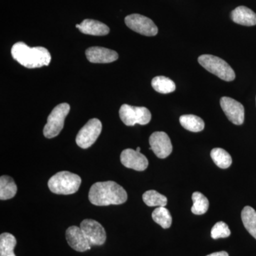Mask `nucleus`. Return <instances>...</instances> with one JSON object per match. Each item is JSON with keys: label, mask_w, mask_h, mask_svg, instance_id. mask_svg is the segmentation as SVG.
<instances>
[{"label": "nucleus", "mask_w": 256, "mask_h": 256, "mask_svg": "<svg viewBox=\"0 0 256 256\" xmlns=\"http://www.w3.org/2000/svg\"><path fill=\"white\" fill-rule=\"evenodd\" d=\"M88 198L92 204L104 206L124 204L127 201L128 194L124 188L114 182H100L92 185Z\"/></svg>", "instance_id": "obj_1"}, {"label": "nucleus", "mask_w": 256, "mask_h": 256, "mask_svg": "<svg viewBox=\"0 0 256 256\" xmlns=\"http://www.w3.org/2000/svg\"><path fill=\"white\" fill-rule=\"evenodd\" d=\"M11 54L14 60L28 68L48 66L52 60L50 52L44 47L31 48L23 42L14 44L12 48Z\"/></svg>", "instance_id": "obj_2"}, {"label": "nucleus", "mask_w": 256, "mask_h": 256, "mask_svg": "<svg viewBox=\"0 0 256 256\" xmlns=\"http://www.w3.org/2000/svg\"><path fill=\"white\" fill-rule=\"evenodd\" d=\"M82 184V178L70 172L63 171L52 176L48 182L50 191L56 194H73Z\"/></svg>", "instance_id": "obj_3"}, {"label": "nucleus", "mask_w": 256, "mask_h": 256, "mask_svg": "<svg viewBox=\"0 0 256 256\" xmlns=\"http://www.w3.org/2000/svg\"><path fill=\"white\" fill-rule=\"evenodd\" d=\"M198 62L208 72L214 74L222 80L232 82L236 78L233 68L220 57L213 55H202L198 57Z\"/></svg>", "instance_id": "obj_4"}, {"label": "nucleus", "mask_w": 256, "mask_h": 256, "mask_svg": "<svg viewBox=\"0 0 256 256\" xmlns=\"http://www.w3.org/2000/svg\"><path fill=\"white\" fill-rule=\"evenodd\" d=\"M70 106L66 102L56 106L48 116L47 124L44 128V134L45 137L50 139L58 136L64 128V121L68 116Z\"/></svg>", "instance_id": "obj_5"}, {"label": "nucleus", "mask_w": 256, "mask_h": 256, "mask_svg": "<svg viewBox=\"0 0 256 256\" xmlns=\"http://www.w3.org/2000/svg\"><path fill=\"white\" fill-rule=\"evenodd\" d=\"M120 118L126 126H134L139 124L144 126L150 122V111L146 107H136L124 104L119 110Z\"/></svg>", "instance_id": "obj_6"}, {"label": "nucleus", "mask_w": 256, "mask_h": 256, "mask_svg": "<svg viewBox=\"0 0 256 256\" xmlns=\"http://www.w3.org/2000/svg\"><path fill=\"white\" fill-rule=\"evenodd\" d=\"M82 237L90 246H102L106 240V233L104 226L92 220H85L80 223Z\"/></svg>", "instance_id": "obj_7"}, {"label": "nucleus", "mask_w": 256, "mask_h": 256, "mask_svg": "<svg viewBox=\"0 0 256 256\" xmlns=\"http://www.w3.org/2000/svg\"><path fill=\"white\" fill-rule=\"evenodd\" d=\"M101 130L102 124L100 121L97 118L90 119L77 134L76 142L80 148L87 149L95 143Z\"/></svg>", "instance_id": "obj_8"}, {"label": "nucleus", "mask_w": 256, "mask_h": 256, "mask_svg": "<svg viewBox=\"0 0 256 256\" xmlns=\"http://www.w3.org/2000/svg\"><path fill=\"white\" fill-rule=\"evenodd\" d=\"M124 22L132 31L146 36L158 34V28L150 18L138 14L128 15L124 18Z\"/></svg>", "instance_id": "obj_9"}, {"label": "nucleus", "mask_w": 256, "mask_h": 256, "mask_svg": "<svg viewBox=\"0 0 256 256\" xmlns=\"http://www.w3.org/2000/svg\"><path fill=\"white\" fill-rule=\"evenodd\" d=\"M220 106L229 120L236 126L244 124L245 110L244 106L232 98L223 97L220 98Z\"/></svg>", "instance_id": "obj_10"}, {"label": "nucleus", "mask_w": 256, "mask_h": 256, "mask_svg": "<svg viewBox=\"0 0 256 256\" xmlns=\"http://www.w3.org/2000/svg\"><path fill=\"white\" fill-rule=\"evenodd\" d=\"M150 148L156 156L160 159H164L172 152V144L168 134L164 132L152 133L150 137Z\"/></svg>", "instance_id": "obj_11"}, {"label": "nucleus", "mask_w": 256, "mask_h": 256, "mask_svg": "<svg viewBox=\"0 0 256 256\" xmlns=\"http://www.w3.org/2000/svg\"><path fill=\"white\" fill-rule=\"evenodd\" d=\"M120 161L122 165L129 169L136 171H144L148 166V160L140 152L132 149H126L120 154Z\"/></svg>", "instance_id": "obj_12"}, {"label": "nucleus", "mask_w": 256, "mask_h": 256, "mask_svg": "<svg viewBox=\"0 0 256 256\" xmlns=\"http://www.w3.org/2000/svg\"><path fill=\"white\" fill-rule=\"evenodd\" d=\"M87 60L94 64H109L118 60L117 52L104 47L94 46L86 52Z\"/></svg>", "instance_id": "obj_13"}, {"label": "nucleus", "mask_w": 256, "mask_h": 256, "mask_svg": "<svg viewBox=\"0 0 256 256\" xmlns=\"http://www.w3.org/2000/svg\"><path fill=\"white\" fill-rule=\"evenodd\" d=\"M66 237L68 245L76 252H85L92 248L88 242L82 238V230L80 227L76 226L69 227L66 232Z\"/></svg>", "instance_id": "obj_14"}, {"label": "nucleus", "mask_w": 256, "mask_h": 256, "mask_svg": "<svg viewBox=\"0 0 256 256\" xmlns=\"http://www.w3.org/2000/svg\"><path fill=\"white\" fill-rule=\"evenodd\" d=\"M76 26L82 34L92 36H105L110 32V28L105 24L89 18L84 20L80 24H76Z\"/></svg>", "instance_id": "obj_15"}, {"label": "nucleus", "mask_w": 256, "mask_h": 256, "mask_svg": "<svg viewBox=\"0 0 256 256\" xmlns=\"http://www.w3.org/2000/svg\"><path fill=\"white\" fill-rule=\"evenodd\" d=\"M230 18L234 22L242 26H252L256 25V14L245 6H239L232 11Z\"/></svg>", "instance_id": "obj_16"}, {"label": "nucleus", "mask_w": 256, "mask_h": 256, "mask_svg": "<svg viewBox=\"0 0 256 256\" xmlns=\"http://www.w3.org/2000/svg\"><path fill=\"white\" fill-rule=\"evenodd\" d=\"M16 192L18 186L11 176L4 175L0 178V200H10L14 197Z\"/></svg>", "instance_id": "obj_17"}, {"label": "nucleus", "mask_w": 256, "mask_h": 256, "mask_svg": "<svg viewBox=\"0 0 256 256\" xmlns=\"http://www.w3.org/2000/svg\"><path fill=\"white\" fill-rule=\"evenodd\" d=\"M180 122L184 128L191 132H201L204 129L203 120L194 114H184L180 118Z\"/></svg>", "instance_id": "obj_18"}, {"label": "nucleus", "mask_w": 256, "mask_h": 256, "mask_svg": "<svg viewBox=\"0 0 256 256\" xmlns=\"http://www.w3.org/2000/svg\"><path fill=\"white\" fill-rule=\"evenodd\" d=\"M242 220L248 233L256 239V212L250 206H245L242 212Z\"/></svg>", "instance_id": "obj_19"}, {"label": "nucleus", "mask_w": 256, "mask_h": 256, "mask_svg": "<svg viewBox=\"0 0 256 256\" xmlns=\"http://www.w3.org/2000/svg\"><path fill=\"white\" fill-rule=\"evenodd\" d=\"M16 238L12 234L3 233L0 235V256H16L14 250Z\"/></svg>", "instance_id": "obj_20"}, {"label": "nucleus", "mask_w": 256, "mask_h": 256, "mask_svg": "<svg viewBox=\"0 0 256 256\" xmlns=\"http://www.w3.org/2000/svg\"><path fill=\"white\" fill-rule=\"evenodd\" d=\"M152 86L160 94H168L176 89L174 82L165 76H156L152 80Z\"/></svg>", "instance_id": "obj_21"}, {"label": "nucleus", "mask_w": 256, "mask_h": 256, "mask_svg": "<svg viewBox=\"0 0 256 256\" xmlns=\"http://www.w3.org/2000/svg\"><path fill=\"white\" fill-rule=\"evenodd\" d=\"M210 158L218 168L226 169L232 164V158L228 152L222 148H214L210 152Z\"/></svg>", "instance_id": "obj_22"}, {"label": "nucleus", "mask_w": 256, "mask_h": 256, "mask_svg": "<svg viewBox=\"0 0 256 256\" xmlns=\"http://www.w3.org/2000/svg\"><path fill=\"white\" fill-rule=\"evenodd\" d=\"M193 206L192 207V212L194 214L202 215L206 213L210 207V202L203 194L196 192L192 194Z\"/></svg>", "instance_id": "obj_23"}, {"label": "nucleus", "mask_w": 256, "mask_h": 256, "mask_svg": "<svg viewBox=\"0 0 256 256\" xmlns=\"http://www.w3.org/2000/svg\"><path fill=\"white\" fill-rule=\"evenodd\" d=\"M142 200L148 206L164 207L168 204L166 197L154 190L144 192L142 195Z\"/></svg>", "instance_id": "obj_24"}, {"label": "nucleus", "mask_w": 256, "mask_h": 256, "mask_svg": "<svg viewBox=\"0 0 256 256\" xmlns=\"http://www.w3.org/2000/svg\"><path fill=\"white\" fill-rule=\"evenodd\" d=\"M152 220L156 223L159 224L163 228H169L172 222V218L169 210L165 207H158L152 214Z\"/></svg>", "instance_id": "obj_25"}, {"label": "nucleus", "mask_w": 256, "mask_h": 256, "mask_svg": "<svg viewBox=\"0 0 256 256\" xmlns=\"http://www.w3.org/2000/svg\"><path fill=\"white\" fill-rule=\"evenodd\" d=\"M230 235L228 225L223 222H217L210 232V236L213 239L227 238Z\"/></svg>", "instance_id": "obj_26"}, {"label": "nucleus", "mask_w": 256, "mask_h": 256, "mask_svg": "<svg viewBox=\"0 0 256 256\" xmlns=\"http://www.w3.org/2000/svg\"><path fill=\"white\" fill-rule=\"evenodd\" d=\"M206 256H228V252H214V254H210Z\"/></svg>", "instance_id": "obj_27"}, {"label": "nucleus", "mask_w": 256, "mask_h": 256, "mask_svg": "<svg viewBox=\"0 0 256 256\" xmlns=\"http://www.w3.org/2000/svg\"><path fill=\"white\" fill-rule=\"evenodd\" d=\"M137 150L138 152H140V146H138V148H137V150Z\"/></svg>", "instance_id": "obj_28"}]
</instances>
